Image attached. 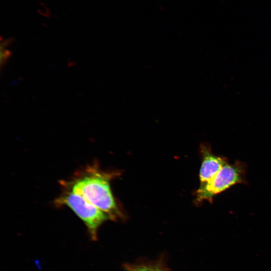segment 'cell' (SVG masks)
Wrapping results in <instances>:
<instances>
[{
    "label": "cell",
    "mask_w": 271,
    "mask_h": 271,
    "mask_svg": "<svg viewBox=\"0 0 271 271\" xmlns=\"http://www.w3.org/2000/svg\"><path fill=\"white\" fill-rule=\"evenodd\" d=\"M132 271H134V270H132Z\"/></svg>",
    "instance_id": "cell-7"
},
{
    "label": "cell",
    "mask_w": 271,
    "mask_h": 271,
    "mask_svg": "<svg viewBox=\"0 0 271 271\" xmlns=\"http://www.w3.org/2000/svg\"><path fill=\"white\" fill-rule=\"evenodd\" d=\"M115 175L102 170L95 162L77 171L70 180L61 181L60 184L82 195L113 219L119 215L110 186Z\"/></svg>",
    "instance_id": "cell-1"
},
{
    "label": "cell",
    "mask_w": 271,
    "mask_h": 271,
    "mask_svg": "<svg viewBox=\"0 0 271 271\" xmlns=\"http://www.w3.org/2000/svg\"><path fill=\"white\" fill-rule=\"evenodd\" d=\"M134 271H161L158 269L146 267V266H142L138 267L133 269Z\"/></svg>",
    "instance_id": "cell-6"
},
{
    "label": "cell",
    "mask_w": 271,
    "mask_h": 271,
    "mask_svg": "<svg viewBox=\"0 0 271 271\" xmlns=\"http://www.w3.org/2000/svg\"><path fill=\"white\" fill-rule=\"evenodd\" d=\"M246 170L245 164L240 161L227 163L210 181L201 184L196 192L197 201L200 202L207 200L212 202L216 195L235 184L246 183Z\"/></svg>",
    "instance_id": "cell-3"
},
{
    "label": "cell",
    "mask_w": 271,
    "mask_h": 271,
    "mask_svg": "<svg viewBox=\"0 0 271 271\" xmlns=\"http://www.w3.org/2000/svg\"><path fill=\"white\" fill-rule=\"evenodd\" d=\"M61 186L62 191L54 201L55 206L69 207L83 221L91 239L96 240L99 227L110 218L80 194L66 186Z\"/></svg>",
    "instance_id": "cell-2"
},
{
    "label": "cell",
    "mask_w": 271,
    "mask_h": 271,
    "mask_svg": "<svg viewBox=\"0 0 271 271\" xmlns=\"http://www.w3.org/2000/svg\"><path fill=\"white\" fill-rule=\"evenodd\" d=\"M202 164L199 172V179L201 184L210 181L228 163L225 157L214 154L210 147L206 145L201 146Z\"/></svg>",
    "instance_id": "cell-4"
},
{
    "label": "cell",
    "mask_w": 271,
    "mask_h": 271,
    "mask_svg": "<svg viewBox=\"0 0 271 271\" xmlns=\"http://www.w3.org/2000/svg\"><path fill=\"white\" fill-rule=\"evenodd\" d=\"M1 67L5 65L8 61V59L12 55V53L6 49V48L1 46Z\"/></svg>",
    "instance_id": "cell-5"
}]
</instances>
